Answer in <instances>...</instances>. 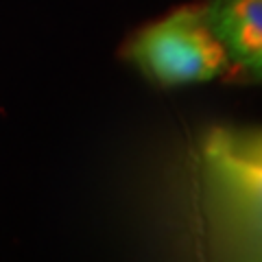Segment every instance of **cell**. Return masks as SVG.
I'll use <instances>...</instances> for the list:
<instances>
[{
  "instance_id": "obj_4",
  "label": "cell",
  "mask_w": 262,
  "mask_h": 262,
  "mask_svg": "<svg viewBox=\"0 0 262 262\" xmlns=\"http://www.w3.org/2000/svg\"><path fill=\"white\" fill-rule=\"evenodd\" d=\"M203 149L262 166V127H219L206 138Z\"/></svg>"
},
{
  "instance_id": "obj_5",
  "label": "cell",
  "mask_w": 262,
  "mask_h": 262,
  "mask_svg": "<svg viewBox=\"0 0 262 262\" xmlns=\"http://www.w3.org/2000/svg\"><path fill=\"white\" fill-rule=\"evenodd\" d=\"M245 77H249L251 81H256V83H262V63H260V66H256L253 70H249Z\"/></svg>"
},
{
  "instance_id": "obj_3",
  "label": "cell",
  "mask_w": 262,
  "mask_h": 262,
  "mask_svg": "<svg viewBox=\"0 0 262 262\" xmlns=\"http://www.w3.org/2000/svg\"><path fill=\"white\" fill-rule=\"evenodd\" d=\"M201 13L245 75L262 63V0H210Z\"/></svg>"
},
{
  "instance_id": "obj_1",
  "label": "cell",
  "mask_w": 262,
  "mask_h": 262,
  "mask_svg": "<svg viewBox=\"0 0 262 262\" xmlns=\"http://www.w3.org/2000/svg\"><path fill=\"white\" fill-rule=\"evenodd\" d=\"M122 53L146 81L162 88L206 83L225 75L232 63L201 9L192 7L146 24L129 37Z\"/></svg>"
},
{
  "instance_id": "obj_2",
  "label": "cell",
  "mask_w": 262,
  "mask_h": 262,
  "mask_svg": "<svg viewBox=\"0 0 262 262\" xmlns=\"http://www.w3.org/2000/svg\"><path fill=\"white\" fill-rule=\"evenodd\" d=\"M210 219L238 258L262 260V166L203 149Z\"/></svg>"
}]
</instances>
